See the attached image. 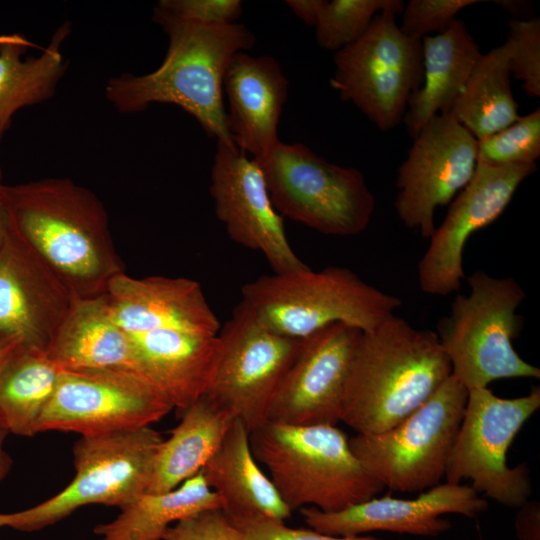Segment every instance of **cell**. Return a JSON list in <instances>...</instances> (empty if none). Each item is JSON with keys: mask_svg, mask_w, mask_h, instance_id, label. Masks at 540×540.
I'll return each mask as SVG.
<instances>
[{"mask_svg": "<svg viewBox=\"0 0 540 540\" xmlns=\"http://www.w3.org/2000/svg\"><path fill=\"white\" fill-rule=\"evenodd\" d=\"M14 233L78 298L105 293L125 272L108 213L89 189L69 178L7 185Z\"/></svg>", "mask_w": 540, "mask_h": 540, "instance_id": "1", "label": "cell"}, {"mask_svg": "<svg viewBox=\"0 0 540 540\" xmlns=\"http://www.w3.org/2000/svg\"><path fill=\"white\" fill-rule=\"evenodd\" d=\"M76 298L14 232L0 245V336L46 350Z\"/></svg>", "mask_w": 540, "mask_h": 540, "instance_id": "19", "label": "cell"}, {"mask_svg": "<svg viewBox=\"0 0 540 540\" xmlns=\"http://www.w3.org/2000/svg\"><path fill=\"white\" fill-rule=\"evenodd\" d=\"M7 185L2 181L0 168V245L14 232L13 218L7 194Z\"/></svg>", "mask_w": 540, "mask_h": 540, "instance_id": "40", "label": "cell"}, {"mask_svg": "<svg viewBox=\"0 0 540 540\" xmlns=\"http://www.w3.org/2000/svg\"><path fill=\"white\" fill-rule=\"evenodd\" d=\"M469 294H457L450 313L435 332L452 369L467 391L499 379L540 378V369L513 347L521 330L517 308L526 297L512 277H492L477 270L467 277Z\"/></svg>", "mask_w": 540, "mask_h": 540, "instance_id": "6", "label": "cell"}, {"mask_svg": "<svg viewBox=\"0 0 540 540\" xmlns=\"http://www.w3.org/2000/svg\"><path fill=\"white\" fill-rule=\"evenodd\" d=\"M497 5L501 6L508 13L515 15V19H529L527 12L529 11V4L527 1H515V0H498L494 1ZM532 18V17H531Z\"/></svg>", "mask_w": 540, "mask_h": 540, "instance_id": "42", "label": "cell"}, {"mask_svg": "<svg viewBox=\"0 0 540 540\" xmlns=\"http://www.w3.org/2000/svg\"><path fill=\"white\" fill-rule=\"evenodd\" d=\"M398 169L395 209L401 222L429 239L434 214L470 182L477 166V140L450 113L431 118L413 138Z\"/></svg>", "mask_w": 540, "mask_h": 540, "instance_id": "14", "label": "cell"}, {"mask_svg": "<svg viewBox=\"0 0 540 540\" xmlns=\"http://www.w3.org/2000/svg\"><path fill=\"white\" fill-rule=\"evenodd\" d=\"M9 432L0 423V481L4 480L13 466V459L4 449V442Z\"/></svg>", "mask_w": 540, "mask_h": 540, "instance_id": "41", "label": "cell"}, {"mask_svg": "<svg viewBox=\"0 0 540 540\" xmlns=\"http://www.w3.org/2000/svg\"><path fill=\"white\" fill-rule=\"evenodd\" d=\"M334 64L332 88L387 131L404 119L422 85V41L403 34L396 14L383 11L358 40L335 53Z\"/></svg>", "mask_w": 540, "mask_h": 540, "instance_id": "11", "label": "cell"}, {"mask_svg": "<svg viewBox=\"0 0 540 540\" xmlns=\"http://www.w3.org/2000/svg\"><path fill=\"white\" fill-rule=\"evenodd\" d=\"M253 160L281 216L332 236H355L368 227L375 197L359 170L329 162L304 144L281 141Z\"/></svg>", "mask_w": 540, "mask_h": 540, "instance_id": "8", "label": "cell"}, {"mask_svg": "<svg viewBox=\"0 0 540 540\" xmlns=\"http://www.w3.org/2000/svg\"><path fill=\"white\" fill-rule=\"evenodd\" d=\"M173 410L143 376L124 370L63 369L38 433L95 436L151 426Z\"/></svg>", "mask_w": 540, "mask_h": 540, "instance_id": "13", "label": "cell"}, {"mask_svg": "<svg viewBox=\"0 0 540 540\" xmlns=\"http://www.w3.org/2000/svg\"><path fill=\"white\" fill-rule=\"evenodd\" d=\"M324 0H287L293 13L308 25L315 26Z\"/></svg>", "mask_w": 540, "mask_h": 540, "instance_id": "39", "label": "cell"}, {"mask_svg": "<svg viewBox=\"0 0 540 540\" xmlns=\"http://www.w3.org/2000/svg\"><path fill=\"white\" fill-rule=\"evenodd\" d=\"M481 0H411L404 5L400 30L407 37L421 40L431 33H442L462 9Z\"/></svg>", "mask_w": 540, "mask_h": 540, "instance_id": "34", "label": "cell"}, {"mask_svg": "<svg viewBox=\"0 0 540 540\" xmlns=\"http://www.w3.org/2000/svg\"><path fill=\"white\" fill-rule=\"evenodd\" d=\"M210 193L215 214L237 244L261 252L274 273L308 268L289 243L258 164L236 145L217 142Z\"/></svg>", "mask_w": 540, "mask_h": 540, "instance_id": "16", "label": "cell"}, {"mask_svg": "<svg viewBox=\"0 0 540 540\" xmlns=\"http://www.w3.org/2000/svg\"><path fill=\"white\" fill-rule=\"evenodd\" d=\"M153 14L171 19L209 25L236 23L242 14L239 0H161Z\"/></svg>", "mask_w": 540, "mask_h": 540, "instance_id": "35", "label": "cell"}, {"mask_svg": "<svg viewBox=\"0 0 540 540\" xmlns=\"http://www.w3.org/2000/svg\"><path fill=\"white\" fill-rule=\"evenodd\" d=\"M200 472L229 517L261 515L284 522L291 516L292 511L254 458L249 432L238 419Z\"/></svg>", "mask_w": 540, "mask_h": 540, "instance_id": "24", "label": "cell"}, {"mask_svg": "<svg viewBox=\"0 0 540 540\" xmlns=\"http://www.w3.org/2000/svg\"><path fill=\"white\" fill-rule=\"evenodd\" d=\"M241 296V303L263 326L295 339L334 323L370 332L402 305L398 297L339 266L263 275L244 284Z\"/></svg>", "mask_w": 540, "mask_h": 540, "instance_id": "5", "label": "cell"}, {"mask_svg": "<svg viewBox=\"0 0 540 540\" xmlns=\"http://www.w3.org/2000/svg\"><path fill=\"white\" fill-rule=\"evenodd\" d=\"M488 502L471 485L439 483L414 499L390 495L373 497L335 512L303 507L306 525L323 534L357 536L390 531L414 536H438L451 528L441 516L448 513L474 518L486 511Z\"/></svg>", "mask_w": 540, "mask_h": 540, "instance_id": "18", "label": "cell"}, {"mask_svg": "<svg viewBox=\"0 0 540 540\" xmlns=\"http://www.w3.org/2000/svg\"><path fill=\"white\" fill-rule=\"evenodd\" d=\"M404 5L402 0H324L315 24L317 43L337 52L358 40L377 14L397 15Z\"/></svg>", "mask_w": 540, "mask_h": 540, "instance_id": "31", "label": "cell"}, {"mask_svg": "<svg viewBox=\"0 0 540 540\" xmlns=\"http://www.w3.org/2000/svg\"><path fill=\"white\" fill-rule=\"evenodd\" d=\"M540 407V388L517 398H501L488 387L468 391L463 418L451 446L446 482L471 487L502 505L520 507L531 494L526 463L507 465V451L525 422Z\"/></svg>", "mask_w": 540, "mask_h": 540, "instance_id": "10", "label": "cell"}, {"mask_svg": "<svg viewBox=\"0 0 540 540\" xmlns=\"http://www.w3.org/2000/svg\"><path fill=\"white\" fill-rule=\"evenodd\" d=\"M115 321L129 334L176 329L217 335L221 325L201 285L185 277L120 273L105 291Z\"/></svg>", "mask_w": 540, "mask_h": 540, "instance_id": "20", "label": "cell"}, {"mask_svg": "<svg viewBox=\"0 0 540 540\" xmlns=\"http://www.w3.org/2000/svg\"><path fill=\"white\" fill-rule=\"evenodd\" d=\"M254 458L269 472L293 512L315 507L335 512L369 500L384 486L369 475L336 425L266 422L249 434Z\"/></svg>", "mask_w": 540, "mask_h": 540, "instance_id": "4", "label": "cell"}, {"mask_svg": "<svg viewBox=\"0 0 540 540\" xmlns=\"http://www.w3.org/2000/svg\"><path fill=\"white\" fill-rule=\"evenodd\" d=\"M181 421L162 440L148 493H163L198 474L217 451L236 419L206 395L181 412Z\"/></svg>", "mask_w": 540, "mask_h": 540, "instance_id": "27", "label": "cell"}, {"mask_svg": "<svg viewBox=\"0 0 540 540\" xmlns=\"http://www.w3.org/2000/svg\"><path fill=\"white\" fill-rule=\"evenodd\" d=\"M515 517V530L519 540H540V505L527 501Z\"/></svg>", "mask_w": 540, "mask_h": 540, "instance_id": "38", "label": "cell"}, {"mask_svg": "<svg viewBox=\"0 0 540 540\" xmlns=\"http://www.w3.org/2000/svg\"><path fill=\"white\" fill-rule=\"evenodd\" d=\"M222 509L219 496L201 472L163 493H144L110 522L99 524L94 533L100 540H163L176 522L209 509Z\"/></svg>", "mask_w": 540, "mask_h": 540, "instance_id": "29", "label": "cell"}, {"mask_svg": "<svg viewBox=\"0 0 540 540\" xmlns=\"http://www.w3.org/2000/svg\"><path fill=\"white\" fill-rule=\"evenodd\" d=\"M360 333L334 323L304 338L274 397L268 421L291 426L341 422L345 380Z\"/></svg>", "mask_w": 540, "mask_h": 540, "instance_id": "17", "label": "cell"}, {"mask_svg": "<svg viewBox=\"0 0 540 540\" xmlns=\"http://www.w3.org/2000/svg\"><path fill=\"white\" fill-rule=\"evenodd\" d=\"M510 72L501 46L493 48L473 67L450 114L477 141L501 131L518 117Z\"/></svg>", "mask_w": 540, "mask_h": 540, "instance_id": "30", "label": "cell"}, {"mask_svg": "<svg viewBox=\"0 0 540 540\" xmlns=\"http://www.w3.org/2000/svg\"><path fill=\"white\" fill-rule=\"evenodd\" d=\"M218 336L223 354L206 396L250 434L268 422L271 404L303 339L267 329L241 302Z\"/></svg>", "mask_w": 540, "mask_h": 540, "instance_id": "12", "label": "cell"}, {"mask_svg": "<svg viewBox=\"0 0 540 540\" xmlns=\"http://www.w3.org/2000/svg\"><path fill=\"white\" fill-rule=\"evenodd\" d=\"M63 369L46 350L18 344L0 364V423L9 433H38Z\"/></svg>", "mask_w": 540, "mask_h": 540, "instance_id": "28", "label": "cell"}, {"mask_svg": "<svg viewBox=\"0 0 540 540\" xmlns=\"http://www.w3.org/2000/svg\"><path fill=\"white\" fill-rule=\"evenodd\" d=\"M223 87L229 102L227 127L234 143L252 159L263 158L280 141L277 128L288 81L279 63L271 56L238 52L225 69Z\"/></svg>", "mask_w": 540, "mask_h": 540, "instance_id": "22", "label": "cell"}, {"mask_svg": "<svg viewBox=\"0 0 540 540\" xmlns=\"http://www.w3.org/2000/svg\"><path fill=\"white\" fill-rule=\"evenodd\" d=\"M169 39L167 53L154 71L109 78L105 96L121 113L153 103L175 104L192 115L217 142L236 145L227 127L222 98L225 69L238 52L251 49L255 36L243 24L209 25L153 14Z\"/></svg>", "mask_w": 540, "mask_h": 540, "instance_id": "2", "label": "cell"}, {"mask_svg": "<svg viewBox=\"0 0 540 540\" xmlns=\"http://www.w3.org/2000/svg\"><path fill=\"white\" fill-rule=\"evenodd\" d=\"M540 157V109L477 141V163L505 166L536 163Z\"/></svg>", "mask_w": 540, "mask_h": 540, "instance_id": "32", "label": "cell"}, {"mask_svg": "<svg viewBox=\"0 0 540 540\" xmlns=\"http://www.w3.org/2000/svg\"><path fill=\"white\" fill-rule=\"evenodd\" d=\"M163 438L151 426L81 436L73 446L75 475L49 499L25 510L1 513L0 528L34 532L92 504L122 509L148 491Z\"/></svg>", "mask_w": 540, "mask_h": 540, "instance_id": "7", "label": "cell"}, {"mask_svg": "<svg viewBox=\"0 0 540 540\" xmlns=\"http://www.w3.org/2000/svg\"><path fill=\"white\" fill-rule=\"evenodd\" d=\"M69 21L52 34L38 55L26 57L32 43L21 34L0 35V145L17 111L52 98L68 69L62 48Z\"/></svg>", "mask_w": 540, "mask_h": 540, "instance_id": "26", "label": "cell"}, {"mask_svg": "<svg viewBox=\"0 0 540 540\" xmlns=\"http://www.w3.org/2000/svg\"><path fill=\"white\" fill-rule=\"evenodd\" d=\"M130 335L140 374L178 413L208 393L223 354L218 334L159 329Z\"/></svg>", "mask_w": 540, "mask_h": 540, "instance_id": "21", "label": "cell"}, {"mask_svg": "<svg viewBox=\"0 0 540 540\" xmlns=\"http://www.w3.org/2000/svg\"><path fill=\"white\" fill-rule=\"evenodd\" d=\"M501 48L511 75L522 80L524 91L532 97L540 96V19L512 18Z\"/></svg>", "mask_w": 540, "mask_h": 540, "instance_id": "33", "label": "cell"}, {"mask_svg": "<svg viewBox=\"0 0 540 540\" xmlns=\"http://www.w3.org/2000/svg\"><path fill=\"white\" fill-rule=\"evenodd\" d=\"M467 389L452 375L397 425L357 434L349 445L366 472L384 488L416 492L438 485L461 424Z\"/></svg>", "mask_w": 540, "mask_h": 540, "instance_id": "9", "label": "cell"}, {"mask_svg": "<svg viewBox=\"0 0 540 540\" xmlns=\"http://www.w3.org/2000/svg\"><path fill=\"white\" fill-rule=\"evenodd\" d=\"M46 352L62 369L141 375L132 337L115 321L105 294L77 297Z\"/></svg>", "mask_w": 540, "mask_h": 540, "instance_id": "23", "label": "cell"}, {"mask_svg": "<svg viewBox=\"0 0 540 540\" xmlns=\"http://www.w3.org/2000/svg\"><path fill=\"white\" fill-rule=\"evenodd\" d=\"M163 540H244L241 532L221 509H209L170 526Z\"/></svg>", "mask_w": 540, "mask_h": 540, "instance_id": "37", "label": "cell"}, {"mask_svg": "<svg viewBox=\"0 0 540 540\" xmlns=\"http://www.w3.org/2000/svg\"><path fill=\"white\" fill-rule=\"evenodd\" d=\"M451 374L436 333L393 314L360 333L345 380L341 422L357 434L385 431L418 409Z\"/></svg>", "mask_w": 540, "mask_h": 540, "instance_id": "3", "label": "cell"}, {"mask_svg": "<svg viewBox=\"0 0 540 540\" xmlns=\"http://www.w3.org/2000/svg\"><path fill=\"white\" fill-rule=\"evenodd\" d=\"M536 163L492 166L477 163L470 182L450 202L418 263L420 289L430 295L458 292L466 277L463 252L469 237L496 221Z\"/></svg>", "mask_w": 540, "mask_h": 540, "instance_id": "15", "label": "cell"}, {"mask_svg": "<svg viewBox=\"0 0 540 540\" xmlns=\"http://www.w3.org/2000/svg\"><path fill=\"white\" fill-rule=\"evenodd\" d=\"M18 344L16 339L0 336V364Z\"/></svg>", "mask_w": 540, "mask_h": 540, "instance_id": "43", "label": "cell"}, {"mask_svg": "<svg viewBox=\"0 0 540 540\" xmlns=\"http://www.w3.org/2000/svg\"><path fill=\"white\" fill-rule=\"evenodd\" d=\"M423 82L404 116L414 138L435 115L449 113L481 56L479 45L461 19L442 33L422 39Z\"/></svg>", "mask_w": 540, "mask_h": 540, "instance_id": "25", "label": "cell"}, {"mask_svg": "<svg viewBox=\"0 0 540 540\" xmlns=\"http://www.w3.org/2000/svg\"><path fill=\"white\" fill-rule=\"evenodd\" d=\"M244 540H384L372 536H333L311 528H293L261 515L229 517Z\"/></svg>", "mask_w": 540, "mask_h": 540, "instance_id": "36", "label": "cell"}]
</instances>
